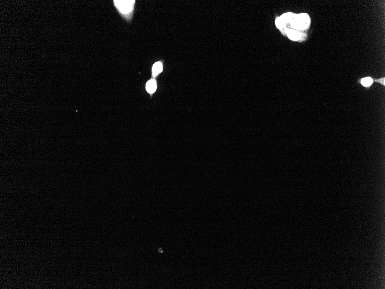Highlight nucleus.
<instances>
[{"label": "nucleus", "mask_w": 385, "mask_h": 289, "mask_svg": "<svg viewBox=\"0 0 385 289\" xmlns=\"http://www.w3.org/2000/svg\"><path fill=\"white\" fill-rule=\"evenodd\" d=\"M275 23H276L277 28L280 29V30L283 29L285 26V25H286V24L284 23V21L281 19V18L280 17H279L277 18L276 20V21H275Z\"/></svg>", "instance_id": "nucleus-8"}, {"label": "nucleus", "mask_w": 385, "mask_h": 289, "mask_svg": "<svg viewBox=\"0 0 385 289\" xmlns=\"http://www.w3.org/2000/svg\"><path fill=\"white\" fill-rule=\"evenodd\" d=\"M285 32L287 34L288 38L292 40L296 41L300 39L301 34L297 30L293 29H287Z\"/></svg>", "instance_id": "nucleus-3"}, {"label": "nucleus", "mask_w": 385, "mask_h": 289, "mask_svg": "<svg viewBox=\"0 0 385 289\" xmlns=\"http://www.w3.org/2000/svg\"><path fill=\"white\" fill-rule=\"evenodd\" d=\"M157 88V84L155 80L152 79L149 80L146 84V89L149 94H153L155 92Z\"/></svg>", "instance_id": "nucleus-4"}, {"label": "nucleus", "mask_w": 385, "mask_h": 289, "mask_svg": "<svg viewBox=\"0 0 385 289\" xmlns=\"http://www.w3.org/2000/svg\"><path fill=\"white\" fill-rule=\"evenodd\" d=\"M373 82V78L370 77H367L365 78H363L361 80V83L362 85L364 87H369L371 86Z\"/></svg>", "instance_id": "nucleus-7"}, {"label": "nucleus", "mask_w": 385, "mask_h": 289, "mask_svg": "<svg viewBox=\"0 0 385 289\" xmlns=\"http://www.w3.org/2000/svg\"><path fill=\"white\" fill-rule=\"evenodd\" d=\"M134 1H114L116 8L122 15H128L132 12L134 4Z\"/></svg>", "instance_id": "nucleus-2"}, {"label": "nucleus", "mask_w": 385, "mask_h": 289, "mask_svg": "<svg viewBox=\"0 0 385 289\" xmlns=\"http://www.w3.org/2000/svg\"><path fill=\"white\" fill-rule=\"evenodd\" d=\"M163 70V65L160 62L155 63L152 67V75L153 77H156Z\"/></svg>", "instance_id": "nucleus-5"}, {"label": "nucleus", "mask_w": 385, "mask_h": 289, "mask_svg": "<svg viewBox=\"0 0 385 289\" xmlns=\"http://www.w3.org/2000/svg\"><path fill=\"white\" fill-rule=\"evenodd\" d=\"M295 14H293L291 12H288V13L283 14L280 17L284 21L285 23L287 24L288 23H291L293 19H294V17H295Z\"/></svg>", "instance_id": "nucleus-6"}, {"label": "nucleus", "mask_w": 385, "mask_h": 289, "mask_svg": "<svg viewBox=\"0 0 385 289\" xmlns=\"http://www.w3.org/2000/svg\"><path fill=\"white\" fill-rule=\"evenodd\" d=\"M310 23V17L306 13H301L296 15L293 19L291 24L294 30H303L309 26Z\"/></svg>", "instance_id": "nucleus-1"}]
</instances>
